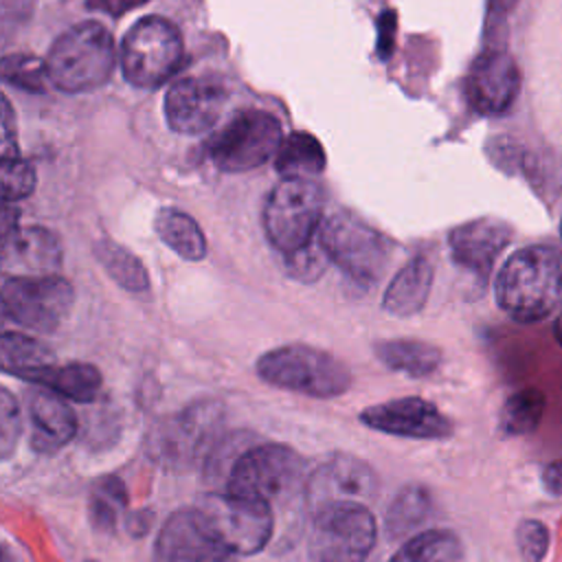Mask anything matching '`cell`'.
I'll list each match as a JSON object with an SVG mask.
<instances>
[{
    "label": "cell",
    "mask_w": 562,
    "mask_h": 562,
    "mask_svg": "<svg viewBox=\"0 0 562 562\" xmlns=\"http://www.w3.org/2000/svg\"><path fill=\"white\" fill-rule=\"evenodd\" d=\"M498 307L518 323H538L562 305V250L531 244L501 266L494 283Z\"/></svg>",
    "instance_id": "obj_1"
},
{
    "label": "cell",
    "mask_w": 562,
    "mask_h": 562,
    "mask_svg": "<svg viewBox=\"0 0 562 562\" xmlns=\"http://www.w3.org/2000/svg\"><path fill=\"white\" fill-rule=\"evenodd\" d=\"M50 83L61 92H88L103 86L116 64L110 31L99 22H79L64 31L46 55Z\"/></svg>",
    "instance_id": "obj_2"
},
{
    "label": "cell",
    "mask_w": 562,
    "mask_h": 562,
    "mask_svg": "<svg viewBox=\"0 0 562 562\" xmlns=\"http://www.w3.org/2000/svg\"><path fill=\"white\" fill-rule=\"evenodd\" d=\"M257 375L277 389L310 397H336L351 386V373L336 356L299 342L266 351L257 360Z\"/></svg>",
    "instance_id": "obj_3"
},
{
    "label": "cell",
    "mask_w": 562,
    "mask_h": 562,
    "mask_svg": "<svg viewBox=\"0 0 562 562\" xmlns=\"http://www.w3.org/2000/svg\"><path fill=\"white\" fill-rule=\"evenodd\" d=\"M222 419L224 408L220 402H193L154 424L147 435V452L171 470H187L200 459L211 457L220 441Z\"/></svg>",
    "instance_id": "obj_4"
},
{
    "label": "cell",
    "mask_w": 562,
    "mask_h": 562,
    "mask_svg": "<svg viewBox=\"0 0 562 562\" xmlns=\"http://www.w3.org/2000/svg\"><path fill=\"white\" fill-rule=\"evenodd\" d=\"M303 457L281 443H259L235 457L226 472V492L263 503L290 498L305 487Z\"/></svg>",
    "instance_id": "obj_5"
},
{
    "label": "cell",
    "mask_w": 562,
    "mask_h": 562,
    "mask_svg": "<svg viewBox=\"0 0 562 562\" xmlns=\"http://www.w3.org/2000/svg\"><path fill=\"white\" fill-rule=\"evenodd\" d=\"M325 191L310 178H281L263 204V231L285 257L307 246L323 226Z\"/></svg>",
    "instance_id": "obj_6"
},
{
    "label": "cell",
    "mask_w": 562,
    "mask_h": 562,
    "mask_svg": "<svg viewBox=\"0 0 562 562\" xmlns=\"http://www.w3.org/2000/svg\"><path fill=\"white\" fill-rule=\"evenodd\" d=\"M184 59L178 26L162 15L140 18L123 37L121 70L136 88H158L169 81Z\"/></svg>",
    "instance_id": "obj_7"
},
{
    "label": "cell",
    "mask_w": 562,
    "mask_h": 562,
    "mask_svg": "<svg viewBox=\"0 0 562 562\" xmlns=\"http://www.w3.org/2000/svg\"><path fill=\"white\" fill-rule=\"evenodd\" d=\"M375 540L378 525L367 505H334L314 514L307 553L312 562H362Z\"/></svg>",
    "instance_id": "obj_8"
},
{
    "label": "cell",
    "mask_w": 562,
    "mask_h": 562,
    "mask_svg": "<svg viewBox=\"0 0 562 562\" xmlns=\"http://www.w3.org/2000/svg\"><path fill=\"white\" fill-rule=\"evenodd\" d=\"M72 285L59 274H18L2 283V312L33 331H55L72 307Z\"/></svg>",
    "instance_id": "obj_9"
},
{
    "label": "cell",
    "mask_w": 562,
    "mask_h": 562,
    "mask_svg": "<svg viewBox=\"0 0 562 562\" xmlns=\"http://www.w3.org/2000/svg\"><path fill=\"white\" fill-rule=\"evenodd\" d=\"M283 143L281 123L263 110L237 112L211 140V160L220 171H252L272 158Z\"/></svg>",
    "instance_id": "obj_10"
},
{
    "label": "cell",
    "mask_w": 562,
    "mask_h": 562,
    "mask_svg": "<svg viewBox=\"0 0 562 562\" xmlns=\"http://www.w3.org/2000/svg\"><path fill=\"white\" fill-rule=\"evenodd\" d=\"M318 237L329 259L360 285H373L389 263L386 239L351 213L327 217Z\"/></svg>",
    "instance_id": "obj_11"
},
{
    "label": "cell",
    "mask_w": 562,
    "mask_h": 562,
    "mask_svg": "<svg viewBox=\"0 0 562 562\" xmlns=\"http://www.w3.org/2000/svg\"><path fill=\"white\" fill-rule=\"evenodd\" d=\"M215 536L237 555L259 553L272 538L270 505L231 492H211L195 507Z\"/></svg>",
    "instance_id": "obj_12"
},
{
    "label": "cell",
    "mask_w": 562,
    "mask_h": 562,
    "mask_svg": "<svg viewBox=\"0 0 562 562\" xmlns=\"http://www.w3.org/2000/svg\"><path fill=\"white\" fill-rule=\"evenodd\" d=\"M375 470L358 457L338 454L321 463L305 481L307 507L316 514L334 505H367L378 496Z\"/></svg>",
    "instance_id": "obj_13"
},
{
    "label": "cell",
    "mask_w": 562,
    "mask_h": 562,
    "mask_svg": "<svg viewBox=\"0 0 562 562\" xmlns=\"http://www.w3.org/2000/svg\"><path fill=\"white\" fill-rule=\"evenodd\" d=\"M156 562H237L198 509L173 512L160 527L154 544Z\"/></svg>",
    "instance_id": "obj_14"
},
{
    "label": "cell",
    "mask_w": 562,
    "mask_h": 562,
    "mask_svg": "<svg viewBox=\"0 0 562 562\" xmlns=\"http://www.w3.org/2000/svg\"><path fill=\"white\" fill-rule=\"evenodd\" d=\"M228 101V90L213 77H184L165 94L167 125L187 136L209 132Z\"/></svg>",
    "instance_id": "obj_15"
},
{
    "label": "cell",
    "mask_w": 562,
    "mask_h": 562,
    "mask_svg": "<svg viewBox=\"0 0 562 562\" xmlns=\"http://www.w3.org/2000/svg\"><path fill=\"white\" fill-rule=\"evenodd\" d=\"M520 92V68L516 59L501 48L481 53L465 77L468 103L479 114H505Z\"/></svg>",
    "instance_id": "obj_16"
},
{
    "label": "cell",
    "mask_w": 562,
    "mask_h": 562,
    "mask_svg": "<svg viewBox=\"0 0 562 562\" xmlns=\"http://www.w3.org/2000/svg\"><path fill=\"white\" fill-rule=\"evenodd\" d=\"M360 422L373 430L411 439H448L452 422L424 397H400L360 413Z\"/></svg>",
    "instance_id": "obj_17"
},
{
    "label": "cell",
    "mask_w": 562,
    "mask_h": 562,
    "mask_svg": "<svg viewBox=\"0 0 562 562\" xmlns=\"http://www.w3.org/2000/svg\"><path fill=\"white\" fill-rule=\"evenodd\" d=\"M512 226L496 217H479L470 220L450 231L448 246L452 259L481 277H487L498 255L512 241Z\"/></svg>",
    "instance_id": "obj_18"
},
{
    "label": "cell",
    "mask_w": 562,
    "mask_h": 562,
    "mask_svg": "<svg viewBox=\"0 0 562 562\" xmlns=\"http://www.w3.org/2000/svg\"><path fill=\"white\" fill-rule=\"evenodd\" d=\"M26 411L31 419V446L42 454L57 452L77 435V415L66 404V397L46 389L31 386L26 389Z\"/></svg>",
    "instance_id": "obj_19"
},
{
    "label": "cell",
    "mask_w": 562,
    "mask_h": 562,
    "mask_svg": "<svg viewBox=\"0 0 562 562\" xmlns=\"http://www.w3.org/2000/svg\"><path fill=\"white\" fill-rule=\"evenodd\" d=\"M430 288L432 266L428 259L415 257L389 283L382 296V307L393 316H413L426 305Z\"/></svg>",
    "instance_id": "obj_20"
},
{
    "label": "cell",
    "mask_w": 562,
    "mask_h": 562,
    "mask_svg": "<svg viewBox=\"0 0 562 562\" xmlns=\"http://www.w3.org/2000/svg\"><path fill=\"white\" fill-rule=\"evenodd\" d=\"M2 255L4 259L15 255V261L35 270V274H55L61 263V246L57 237L42 226L18 228L2 241Z\"/></svg>",
    "instance_id": "obj_21"
},
{
    "label": "cell",
    "mask_w": 562,
    "mask_h": 562,
    "mask_svg": "<svg viewBox=\"0 0 562 562\" xmlns=\"http://www.w3.org/2000/svg\"><path fill=\"white\" fill-rule=\"evenodd\" d=\"M26 382L46 386L66 400H75L83 404L92 402L101 391V373L94 364H88V362L50 364L37 371Z\"/></svg>",
    "instance_id": "obj_22"
},
{
    "label": "cell",
    "mask_w": 562,
    "mask_h": 562,
    "mask_svg": "<svg viewBox=\"0 0 562 562\" xmlns=\"http://www.w3.org/2000/svg\"><path fill=\"white\" fill-rule=\"evenodd\" d=\"M375 356L391 371H397L411 378L430 375L441 364L439 347L426 340H413V338L380 340L375 342Z\"/></svg>",
    "instance_id": "obj_23"
},
{
    "label": "cell",
    "mask_w": 562,
    "mask_h": 562,
    "mask_svg": "<svg viewBox=\"0 0 562 562\" xmlns=\"http://www.w3.org/2000/svg\"><path fill=\"white\" fill-rule=\"evenodd\" d=\"M154 228L158 237L182 259L200 261L206 255L204 233L189 213L173 206H162L156 213Z\"/></svg>",
    "instance_id": "obj_24"
},
{
    "label": "cell",
    "mask_w": 562,
    "mask_h": 562,
    "mask_svg": "<svg viewBox=\"0 0 562 562\" xmlns=\"http://www.w3.org/2000/svg\"><path fill=\"white\" fill-rule=\"evenodd\" d=\"M325 149L321 140L307 132H294L283 138L277 151V171L281 178H314L325 169Z\"/></svg>",
    "instance_id": "obj_25"
},
{
    "label": "cell",
    "mask_w": 562,
    "mask_h": 562,
    "mask_svg": "<svg viewBox=\"0 0 562 562\" xmlns=\"http://www.w3.org/2000/svg\"><path fill=\"white\" fill-rule=\"evenodd\" d=\"M0 362L4 373L29 380L37 371L55 364V353L50 351V347L31 336L4 331L0 342Z\"/></svg>",
    "instance_id": "obj_26"
},
{
    "label": "cell",
    "mask_w": 562,
    "mask_h": 562,
    "mask_svg": "<svg viewBox=\"0 0 562 562\" xmlns=\"http://www.w3.org/2000/svg\"><path fill=\"white\" fill-rule=\"evenodd\" d=\"M463 549L450 529H426L408 538L391 562H461Z\"/></svg>",
    "instance_id": "obj_27"
},
{
    "label": "cell",
    "mask_w": 562,
    "mask_h": 562,
    "mask_svg": "<svg viewBox=\"0 0 562 562\" xmlns=\"http://www.w3.org/2000/svg\"><path fill=\"white\" fill-rule=\"evenodd\" d=\"M430 512L432 498L428 490L422 485H406L391 501L384 516V525L393 538H404L419 525H424Z\"/></svg>",
    "instance_id": "obj_28"
},
{
    "label": "cell",
    "mask_w": 562,
    "mask_h": 562,
    "mask_svg": "<svg viewBox=\"0 0 562 562\" xmlns=\"http://www.w3.org/2000/svg\"><path fill=\"white\" fill-rule=\"evenodd\" d=\"M94 257L103 266V270L127 292L140 294L149 290V277L145 266L121 244L112 239H99L94 244Z\"/></svg>",
    "instance_id": "obj_29"
},
{
    "label": "cell",
    "mask_w": 562,
    "mask_h": 562,
    "mask_svg": "<svg viewBox=\"0 0 562 562\" xmlns=\"http://www.w3.org/2000/svg\"><path fill=\"white\" fill-rule=\"evenodd\" d=\"M544 413V395L536 386L514 391L501 408V430L505 435H529L538 428Z\"/></svg>",
    "instance_id": "obj_30"
},
{
    "label": "cell",
    "mask_w": 562,
    "mask_h": 562,
    "mask_svg": "<svg viewBox=\"0 0 562 562\" xmlns=\"http://www.w3.org/2000/svg\"><path fill=\"white\" fill-rule=\"evenodd\" d=\"M2 77L7 83H11L20 90L33 92V94L44 92L46 81H50L46 61L33 57V55H24V53L7 55L2 59Z\"/></svg>",
    "instance_id": "obj_31"
},
{
    "label": "cell",
    "mask_w": 562,
    "mask_h": 562,
    "mask_svg": "<svg viewBox=\"0 0 562 562\" xmlns=\"http://www.w3.org/2000/svg\"><path fill=\"white\" fill-rule=\"evenodd\" d=\"M35 189V169L20 154L2 156V200L4 204L31 195Z\"/></svg>",
    "instance_id": "obj_32"
},
{
    "label": "cell",
    "mask_w": 562,
    "mask_h": 562,
    "mask_svg": "<svg viewBox=\"0 0 562 562\" xmlns=\"http://www.w3.org/2000/svg\"><path fill=\"white\" fill-rule=\"evenodd\" d=\"M329 261L331 259H329L321 237L316 235L307 246H303L301 250L285 257V268H288L290 277L310 283V281H316L323 274V270L327 268Z\"/></svg>",
    "instance_id": "obj_33"
},
{
    "label": "cell",
    "mask_w": 562,
    "mask_h": 562,
    "mask_svg": "<svg viewBox=\"0 0 562 562\" xmlns=\"http://www.w3.org/2000/svg\"><path fill=\"white\" fill-rule=\"evenodd\" d=\"M516 547L522 562H542L549 551V529L542 520L525 518L516 527Z\"/></svg>",
    "instance_id": "obj_34"
},
{
    "label": "cell",
    "mask_w": 562,
    "mask_h": 562,
    "mask_svg": "<svg viewBox=\"0 0 562 562\" xmlns=\"http://www.w3.org/2000/svg\"><path fill=\"white\" fill-rule=\"evenodd\" d=\"M20 408L9 389L0 391V454L11 457L20 437Z\"/></svg>",
    "instance_id": "obj_35"
},
{
    "label": "cell",
    "mask_w": 562,
    "mask_h": 562,
    "mask_svg": "<svg viewBox=\"0 0 562 562\" xmlns=\"http://www.w3.org/2000/svg\"><path fill=\"white\" fill-rule=\"evenodd\" d=\"M149 0H86V7L90 11H99L112 18H119L132 9H138L143 4H147Z\"/></svg>",
    "instance_id": "obj_36"
},
{
    "label": "cell",
    "mask_w": 562,
    "mask_h": 562,
    "mask_svg": "<svg viewBox=\"0 0 562 562\" xmlns=\"http://www.w3.org/2000/svg\"><path fill=\"white\" fill-rule=\"evenodd\" d=\"M378 31H380V37H378V46H380V55L386 59L393 50V33H395V13L393 11H384L378 20Z\"/></svg>",
    "instance_id": "obj_37"
},
{
    "label": "cell",
    "mask_w": 562,
    "mask_h": 562,
    "mask_svg": "<svg viewBox=\"0 0 562 562\" xmlns=\"http://www.w3.org/2000/svg\"><path fill=\"white\" fill-rule=\"evenodd\" d=\"M542 487L551 496H562V459H555L542 470Z\"/></svg>",
    "instance_id": "obj_38"
},
{
    "label": "cell",
    "mask_w": 562,
    "mask_h": 562,
    "mask_svg": "<svg viewBox=\"0 0 562 562\" xmlns=\"http://www.w3.org/2000/svg\"><path fill=\"white\" fill-rule=\"evenodd\" d=\"M518 0H490V9L496 13H507Z\"/></svg>",
    "instance_id": "obj_39"
},
{
    "label": "cell",
    "mask_w": 562,
    "mask_h": 562,
    "mask_svg": "<svg viewBox=\"0 0 562 562\" xmlns=\"http://www.w3.org/2000/svg\"><path fill=\"white\" fill-rule=\"evenodd\" d=\"M555 338H558V342L562 345V312H560V316H558V321H555Z\"/></svg>",
    "instance_id": "obj_40"
},
{
    "label": "cell",
    "mask_w": 562,
    "mask_h": 562,
    "mask_svg": "<svg viewBox=\"0 0 562 562\" xmlns=\"http://www.w3.org/2000/svg\"><path fill=\"white\" fill-rule=\"evenodd\" d=\"M560 235H562V222H560Z\"/></svg>",
    "instance_id": "obj_41"
},
{
    "label": "cell",
    "mask_w": 562,
    "mask_h": 562,
    "mask_svg": "<svg viewBox=\"0 0 562 562\" xmlns=\"http://www.w3.org/2000/svg\"><path fill=\"white\" fill-rule=\"evenodd\" d=\"M88 562H94V560H88Z\"/></svg>",
    "instance_id": "obj_42"
}]
</instances>
